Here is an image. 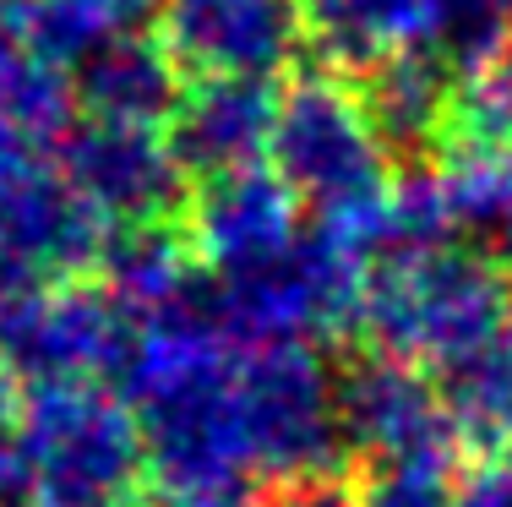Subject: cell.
<instances>
[{
	"mask_svg": "<svg viewBox=\"0 0 512 507\" xmlns=\"http://www.w3.org/2000/svg\"><path fill=\"white\" fill-rule=\"evenodd\" d=\"M355 507H458V491L442 469L425 464H376L360 480Z\"/></svg>",
	"mask_w": 512,
	"mask_h": 507,
	"instance_id": "cell-24",
	"label": "cell"
},
{
	"mask_svg": "<svg viewBox=\"0 0 512 507\" xmlns=\"http://www.w3.org/2000/svg\"><path fill=\"white\" fill-rule=\"evenodd\" d=\"M496 262H502L507 284H512V229H502V246H496Z\"/></svg>",
	"mask_w": 512,
	"mask_h": 507,
	"instance_id": "cell-28",
	"label": "cell"
},
{
	"mask_svg": "<svg viewBox=\"0 0 512 507\" xmlns=\"http://www.w3.org/2000/svg\"><path fill=\"white\" fill-rule=\"evenodd\" d=\"M442 153V186L458 229H480V235L512 229V142L453 137Z\"/></svg>",
	"mask_w": 512,
	"mask_h": 507,
	"instance_id": "cell-21",
	"label": "cell"
},
{
	"mask_svg": "<svg viewBox=\"0 0 512 507\" xmlns=\"http://www.w3.org/2000/svg\"><path fill=\"white\" fill-rule=\"evenodd\" d=\"M507 322L512 284L502 262L463 246L376 257L360 300V328L376 349L436 371H453L480 355Z\"/></svg>",
	"mask_w": 512,
	"mask_h": 507,
	"instance_id": "cell-1",
	"label": "cell"
},
{
	"mask_svg": "<svg viewBox=\"0 0 512 507\" xmlns=\"http://www.w3.org/2000/svg\"><path fill=\"white\" fill-rule=\"evenodd\" d=\"M60 148V175L104 213L109 224H148L186 213V164L175 159L158 126H120L88 120L71 126Z\"/></svg>",
	"mask_w": 512,
	"mask_h": 507,
	"instance_id": "cell-10",
	"label": "cell"
},
{
	"mask_svg": "<svg viewBox=\"0 0 512 507\" xmlns=\"http://www.w3.org/2000/svg\"><path fill=\"white\" fill-rule=\"evenodd\" d=\"M311 39L333 66L365 71L371 60L431 44L447 0H306Z\"/></svg>",
	"mask_w": 512,
	"mask_h": 507,
	"instance_id": "cell-17",
	"label": "cell"
},
{
	"mask_svg": "<svg viewBox=\"0 0 512 507\" xmlns=\"http://www.w3.org/2000/svg\"><path fill=\"white\" fill-rule=\"evenodd\" d=\"M109 289L82 279L39 284L0 306V360L28 382H104L126 377L137 322Z\"/></svg>",
	"mask_w": 512,
	"mask_h": 507,
	"instance_id": "cell-7",
	"label": "cell"
},
{
	"mask_svg": "<svg viewBox=\"0 0 512 507\" xmlns=\"http://www.w3.org/2000/svg\"><path fill=\"white\" fill-rule=\"evenodd\" d=\"M235 398L262 475H338V458L349 448L338 393L306 344L251 349V360L235 371Z\"/></svg>",
	"mask_w": 512,
	"mask_h": 507,
	"instance_id": "cell-6",
	"label": "cell"
},
{
	"mask_svg": "<svg viewBox=\"0 0 512 507\" xmlns=\"http://www.w3.org/2000/svg\"><path fill=\"white\" fill-rule=\"evenodd\" d=\"M22 409H28V393H22V377L0 360V497H17L22 486H28V475H22Z\"/></svg>",
	"mask_w": 512,
	"mask_h": 507,
	"instance_id": "cell-25",
	"label": "cell"
},
{
	"mask_svg": "<svg viewBox=\"0 0 512 507\" xmlns=\"http://www.w3.org/2000/svg\"><path fill=\"white\" fill-rule=\"evenodd\" d=\"M28 507H137L148 437L131 398L104 382H33L22 409Z\"/></svg>",
	"mask_w": 512,
	"mask_h": 507,
	"instance_id": "cell-2",
	"label": "cell"
},
{
	"mask_svg": "<svg viewBox=\"0 0 512 507\" xmlns=\"http://www.w3.org/2000/svg\"><path fill=\"white\" fill-rule=\"evenodd\" d=\"M278 99L267 77H197L180 99L175 120L164 126L175 159L186 164V175H218V169L262 164V153L273 148L278 126Z\"/></svg>",
	"mask_w": 512,
	"mask_h": 507,
	"instance_id": "cell-13",
	"label": "cell"
},
{
	"mask_svg": "<svg viewBox=\"0 0 512 507\" xmlns=\"http://www.w3.org/2000/svg\"><path fill=\"white\" fill-rule=\"evenodd\" d=\"M267 159L289 180V191L311 202L316 213L371 202L393 180L387 175L393 159H387L382 137L365 115L360 88H349L333 71H316V77H300L284 88Z\"/></svg>",
	"mask_w": 512,
	"mask_h": 507,
	"instance_id": "cell-5",
	"label": "cell"
},
{
	"mask_svg": "<svg viewBox=\"0 0 512 507\" xmlns=\"http://www.w3.org/2000/svg\"><path fill=\"white\" fill-rule=\"evenodd\" d=\"M180 224H186L202 268L235 273L278 257L300 235V197L289 191V180L278 169L240 164V169L202 175L197 191L186 197Z\"/></svg>",
	"mask_w": 512,
	"mask_h": 507,
	"instance_id": "cell-11",
	"label": "cell"
},
{
	"mask_svg": "<svg viewBox=\"0 0 512 507\" xmlns=\"http://www.w3.org/2000/svg\"><path fill=\"white\" fill-rule=\"evenodd\" d=\"M126 22L120 0H0V28L55 66H82Z\"/></svg>",
	"mask_w": 512,
	"mask_h": 507,
	"instance_id": "cell-18",
	"label": "cell"
},
{
	"mask_svg": "<svg viewBox=\"0 0 512 507\" xmlns=\"http://www.w3.org/2000/svg\"><path fill=\"white\" fill-rule=\"evenodd\" d=\"M120 6H126V17H142V11L158 6V0H120Z\"/></svg>",
	"mask_w": 512,
	"mask_h": 507,
	"instance_id": "cell-29",
	"label": "cell"
},
{
	"mask_svg": "<svg viewBox=\"0 0 512 507\" xmlns=\"http://www.w3.org/2000/svg\"><path fill=\"white\" fill-rule=\"evenodd\" d=\"M235 371L137 404L153 507H256L262 469L240 426Z\"/></svg>",
	"mask_w": 512,
	"mask_h": 507,
	"instance_id": "cell-4",
	"label": "cell"
},
{
	"mask_svg": "<svg viewBox=\"0 0 512 507\" xmlns=\"http://www.w3.org/2000/svg\"><path fill=\"white\" fill-rule=\"evenodd\" d=\"M158 39L186 77H267L311 50L306 0H158Z\"/></svg>",
	"mask_w": 512,
	"mask_h": 507,
	"instance_id": "cell-9",
	"label": "cell"
},
{
	"mask_svg": "<svg viewBox=\"0 0 512 507\" xmlns=\"http://www.w3.org/2000/svg\"><path fill=\"white\" fill-rule=\"evenodd\" d=\"M458 507H512V448L480 453V464L458 480Z\"/></svg>",
	"mask_w": 512,
	"mask_h": 507,
	"instance_id": "cell-27",
	"label": "cell"
},
{
	"mask_svg": "<svg viewBox=\"0 0 512 507\" xmlns=\"http://www.w3.org/2000/svg\"><path fill=\"white\" fill-rule=\"evenodd\" d=\"M256 507H355V491H349L344 475H295L262 491Z\"/></svg>",
	"mask_w": 512,
	"mask_h": 507,
	"instance_id": "cell-26",
	"label": "cell"
},
{
	"mask_svg": "<svg viewBox=\"0 0 512 507\" xmlns=\"http://www.w3.org/2000/svg\"><path fill=\"white\" fill-rule=\"evenodd\" d=\"M71 88H77V110H88V120L169 126L186 99V71L164 50L158 33H115L77 66Z\"/></svg>",
	"mask_w": 512,
	"mask_h": 507,
	"instance_id": "cell-15",
	"label": "cell"
},
{
	"mask_svg": "<svg viewBox=\"0 0 512 507\" xmlns=\"http://www.w3.org/2000/svg\"><path fill=\"white\" fill-rule=\"evenodd\" d=\"M453 137H474V142H512V50H502L485 66L463 71L458 93H453ZM442 142V148H447Z\"/></svg>",
	"mask_w": 512,
	"mask_h": 507,
	"instance_id": "cell-23",
	"label": "cell"
},
{
	"mask_svg": "<svg viewBox=\"0 0 512 507\" xmlns=\"http://www.w3.org/2000/svg\"><path fill=\"white\" fill-rule=\"evenodd\" d=\"M365 279H371V257L316 224L278 257L218 273V284L202 295L235 349H284L360 328Z\"/></svg>",
	"mask_w": 512,
	"mask_h": 507,
	"instance_id": "cell-3",
	"label": "cell"
},
{
	"mask_svg": "<svg viewBox=\"0 0 512 507\" xmlns=\"http://www.w3.org/2000/svg\"><path fill=\"white\" fill-rule=\"evenodd\" d=\"M109 219L60 169L22 164L0 180V251L22 257L44 279H77L99 268Z\"/></svg>",
	"mask_w": 512,
	"mask_h": 507,
	"instance_id": "cell-12",
	"label": "cell"
},
{
	"mask_svg": "<svg viewBox=\"0 0 512 507\" xmlns=\"http://www.w3.org/2000/svg\"><path fill=\"white\" fill-rule=\"evenodd\" d=\"M333 393H338L344 442L365 464L447 469L453 453L463 448L447 393L425 377V366H414L404 355L376 349V355L355 360L333 377Z\"/></svg>",
	"mask_w": 512,
	"mask_h": 507,
	"instance_id": "cell-8",
	"label": "cell"
},
{
	"mask_svg": "<svg viewBox=\"0 0 512 507\" xmlns=\"http://www.w3.org/2000/svg\"><path fill=\"white\" fill-rule=\"evenodd\" d=\"M71 110H77V88L66 66L33 55L0 28V115L28 142H60L71 131Z\"/></svg>",
	"mask_w": 512,
	"mask_h": 507,
	"instance_id": "cell-20",
	"label": "cell"
},
{
	"mask_svg": "<svg viewBox=\"0 0 512 507\" xmlns=\"http://www.w3.org/2000/svg\"><path fill=\"white\" fill-rule=\"evenodd\" d=\"M197 268L202 257L191 246L186 224L175 219L109 224V240L99 251V279L131 317H153V311L186 300L197 289Z\"/></svg>",
	"mask_w": 512,
	"mask_h": 507,
	"instance_id": "cell-16",
	"label": "cell"
},
{
	"mask_svg": "<svg viewBox=\"0 0 512 507\" xmlns=\"http://www.w3.org/2000/svg\"><path fill=\"white\" fill-rule=\"evenodd\" d=\"M463 71L431 44H409L360 71V104L382 137L387 159L420 164L436 153L453 126V93Z\"/></svg>",
	"mask_w": 512,
	"mask_h": 507,
	"instance_id": "cell-14",
	"label": "cell"
},
{
	"mask_svg": "<svg viewBox=\"0 0 512 507\" xmlns=\"http://www.w3.org/2000/svg\"><path fill=\"white\" fill-rule=\"evenodd\" d=\"M453 235H458V213L447 202L442 169L409 164L398 180H387V191H382V257L453 246Z\"/></svg>",
	"mask_w": 512,
	"mask_h": 507,
	"instance_id": "cell-22",
	"label": "cell"
},
{
	"mask_svg": "<svg viewBox=\"0 0 512 507\" xmlns=\"http://www.w3.org/2000/svg\"><path fill=\"white\" fill-rule=\"evenodd\" d=\"M447 409L458 420V437L480 453H507L512 448V322L480 355L447 371L442 382Z\"/></svg>",
	"mask_w": 512,
	"mask_h": 507,
	"instance_id": "cell-19",
	"label": "cell"
}]
</instances>
